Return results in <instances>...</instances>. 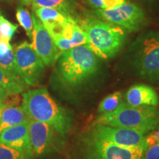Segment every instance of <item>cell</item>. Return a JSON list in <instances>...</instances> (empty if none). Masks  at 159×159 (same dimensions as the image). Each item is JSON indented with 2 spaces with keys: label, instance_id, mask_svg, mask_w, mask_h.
Masks as SVG:
<instances>
[{
  "label": "cell",
  "instance_id": "e0dca14e",
  "mask_svg": "<svg viewBox=\"0 0 159 159\" xmlns=\"http://www.w3.org/2000/svg\"><path fill=\"white\" fill-rule=\"evenodd\" d=\"M33 7H52L61 11L68 16L79 21L75 0H31Z\"/></svg>",
  "mask_w": 159,
  "mask_h": 159
},
{
  "label": "cell",
  "instance_id": "5b68a950",
  "mask_svg": "<svg viewBox=\"0 0 159 159\" xmlns=\"http://www.w3.org/2000/svg\"><path fill=\"white\" fill-rule=\"evenodd\" d=\"M131 65L141 77L159 82V34L148 31L140 34L128 49Z\"/></svg>",
  "mask_w": 159,
  "mask_h": 159
},
{
  "label": "cell",
  "instance_id": "d6986e66",
  "mask_svg": "<svg viewBox=\"0 0 159 159\" xmlns=\"http://www.w3.org/2000/svg\"><path fill=\"white\" fill-rule=\"evenodd\" d=\"M25 83L0 67V87L11 95L19 94L25 89Z\"/></svg>",
  "mask_w": 159,
  "mask_h": 159
},
{
  "label": "cell",
  "instance_id": "ba28073f",
  "mask_svg": "<svg viewBox=\"0 0 159 159\" xmlns=\"http://www.w3.org/2000/svg\"><path fill=\"white\" fill-rule=\"evenodd\" d=\"M86 159H143L147 148H125L91 134L85 141Z\"/></svg>",
  "mask_w": 159,
  "mask_h": 159
},
{
  "label": "cell",
  "instance_id": "8992f818",
  "mask_svg": "<svg viewBox=\"0 0 159 159\" xmlns=\"http://www.w3.org/2000/svg\"><path fill=\"white\" fill-rule=\"evenodd\" d=\"M93 13L98 19L119 26L125 31L136 32L147 23L146 14L142 7L128 2L113 9L95 10Z\"/></svg>",
  "mask_w": 159,
  "mask_h": 159
},
{
  "label": "cell",
  "instance_id": "3957f363",
  "mask_svg": "<svg viewBox=\"0 0 159 159\" xmlns=\"http://www.w3.org/2000/svg\"><path fill=\"white\" fill-rule=\"evenodd\" d=\"M159 114L152 106H133L122 102L110 113L100 114L95 124L137 130L148 134L157 128Z\"/></svg>",
  "mask_w": 159,
  "mask_h": 159
},
{
  "label": "cell",
  "instance_id": "4316f807",
  "mask_svg": "<svg viewBox=\"0 0 159 159\" xmlns=\"http://www.w3.org/2000/svg\"><path fill=\"white\" fill-rule=\"evenodd\" d=\"M15 95H11L7 100H0V108L7 105H16L17 99H14Z\"/></svg>",
  "mask_w": 159,
  "mask_h": 159
},
{
  "label": "cell",
  "instance_id": "9a60e30c",
  "mask_svg": "<svg viewBox=\"0 0 159 159\" xmlns=\"http://www.w3.org/2000/svg\"><path fill=\"white\" fill-rule=\"evenodd\" d=\"M127 103L133 106H152L158 104V96L152 87L137 84L130 87L126 93Z\"/></svg>",
  "mask_w": 159,
  "mask_h": 159
},
{
  "label": "cell",
  "instance_id": "8fae6325",
  "mask_svg": "<svg viewBox=\"0 0 159 159\" xmlns=\"http://www.w3.org/2000/svg\"><path fill=\"white\" fill-rule=\"evenodd\" d=\"M30 144L33 156H41L55 149L57 137L61 136L52 127L44 122L30 119L28 125Z\"/></svg>",
  "mask_w": 159,
  "mask_h": 159
},
{
  "label": "cell",
  "instance_id": "d4e9b609",
  "mask_svg": "<svg viewBox=\"0 0 159 159\" xmlns=\"http://www.w3.org/2000/svg\"><path fill=\"white\" fill-rule=\"evenodd\" d=\"M143 159H159V143L147 148Z\"/></svg>",
  "mask_w": 159,
  "mask_h": 159
},
{
  "label": "cell",
  "instance_id": "277c9868",
  "mask_svg": "<svg viewBox=\"0 0 159 159\" xmlns=\"http://www.w3.org/2000/svg\"><path fill=\"white\" fill-rule=\"evenodd\" d=\"M98 57L85 44L63 51L57 59V69L63 81L70 86L82 84L96 73Z\"/></svg>",
  "mask_w": 159,
  "mask_h": 159
},
{
  "label": "cell",
  "instance_id": "ac0fdd59",
  "mask_svg": "<svg viewBox=\"0 0 159 159\" xmlns=\"http://www.w3.org/2000/svg\"><path fill=\"white\" fill-rule=\"evenodd\" d=\"M0 67L16 78L23 81L17 68L14 49L7 41H0Z\"/></svg>",
  "mask_w": 159,
  "mask_h": 159
},
{
  "label": "cell",
  "instance_id": "603a6c76",
  "mask_svg": "<svg viewBox=\"0 0 159 159\" xmlns=\"http://www.w3.org/2000/svg\"><path fill=\"white\" fill-rule=\"evenodd\" d=\"M17 28L18 25L11 23L2 16L0 18V41L10 42Z\"/></svg>",
  "mask_w": 159,
  "mask_h": 159
},
{
  "label": "cell",
  "instance_id": "7402d4cb",
  "mask_svg": "<svg viewBox=\"0 0 159 159\" xmlns=\"http://www.w3.org/2000/svg\"><path fill=\"white\" fill-rule=\"evenodd\" d=\"M32 154L0 143V159H33Z\"/></svg>",
  "mask_w": 159,
  "mask_h": 159
},
{
  "label": "cell",
  "instance_id": "7c38bea8",
  "mask_svg": "<svg viewBox=\"0 0 159 159\" xmlns=\"http://www.w3.org/2000/svg\"><path fill=\"white\" fill-rule=\"evenodd\" d=\"M28 125L27 122L1 131L0 143L33 155L30 144Z\"/></svg>",
  "mask_w": 159,
  "mask_h": 159
},
{
  "label": "cell",
  "instance_id": "5bb4252c",
  "mask_svg": "<svg viewBox=\"0 0 159 159\" xmlns=\"http://www.w3.org/2000/svg\"><path fill=\"white\" fill-rule=\"evenodd\" d=\"M33 12L43 24L51 36L56 35L67 22L75 20L58 10L52 7H33Z\"/></svg>",
  "mask_w": 159,
  "mask_h": 159
},
{
  "label": "cell",
  "instance_id": "7a4b0ae2",
  "mask_svg": "<svg viewBox=\"0 0 159 159\" xmlns=\"http://www.w3.org/2000/svg\"><path fill=\"white\" fill-rule=\"evenodd\" d=\"M77 24L86 36L85 45L99 58L110 59L122 48L126 33L122 27L98 18L80 19Z\"/></svg>",
  "mask_w": 159,
  "mask_h": 159
},
{
  "label": "cell",
  "instance_id": "6da1fadb",
  "mask_svg": "<svg viewBox=\"0 0 159 159\" xmlns=\"http://www.w3.org/2000/svg\"><path fill=\"white\" fill-rule=\"evenodd\" d=\"M21 108L29 119L49 125L61 136L68 134L72 126L71 114L52 98L46 88L23 92Z\"/></svg>",
  "mask_w": 159,
  "mask_h": 159
},
{
  "label": "cell",
  "instance_id": "9c48e42d",
  "mask_svg": "<svg viewBox=\"0 0 159 159\" xmlns=\"http://www.w3.org/2000/svg\"><path fill=\"white\" fill-rule=\"evenodd\" d=\"M91 134L97 138L125 148H147L144 134L134 129L115 128L95 124Z\"/></svg>",
  "mask_w": 159,
  "mask_h": 159
},
{
  "label": "cell",
  "instance_id": "ffe728a7",
  "mask_svg": "<svg viewBox=\"0 0 159 159\" xmlns=\"http://www.w3.org/2000/svg\"><path fill=\"white\" fill-rule=\"evenodd\" d=\"M122 102V94L119 91L109 94L101 101L98 107L99 114L110 113L114 111Z\"/></svg>",
  "mask_w": 159,
  "mask_h": 159
},
{
  "label": "cell",
  "instance_id": "44dd1931",
  "mask_svg": "<svg viewBox=\"0 0 159 159\" xmlns=\"http://www.w3.org/2000/svg\"><path fill=\"white\" fill-rule=\"evenodd\" d=\"M16 19L19 22V25L25 30L27 36L30 39L32 40L33 35V22L32 16L28 10L22 5L19 6L16 10Z\"/></svg>",
  "mask_w": 159,
  "mask_h": 159
},
{
  "label": "cell",
  "instance_id": "f1b7e54d",
  "mask_svg": "<svg viewBox=\"0 0 159 159\" xmlns=\"http://www.w3.org/2000/svg\"><path fill=\"white\" fill-rule=\"evenodd\" d=\"M17 1L26 5H30L31 4V0H17Z\"/></svg>",
  "mask_w": 159,
  "mask_h": 159
},
{
  "label": "cell",
  "instance_id": "52a82bcc",
  "mask_svg": "<svg viewBox=\"0 0 159 159\" xmlns=\"http://www.w3.org/2000/svg\"><path fill=\"white\" fill-rule=\"evenodd\" d=\"M13 49L21 80L26 85H37L41 82L44 73V63L42 60L27 41H24Z\"/></svg>",
  "mask_w": 159,
  "mask_h": 159
},
{
  "label": "cell",
  "instance_id": "cb8c5ba5",
  "mask_svg": "<svg viewBox=\"0 0 159 159\" xmlns=\"http://www.w3.org/2000/svg\"><path fill=\"white\" fill-rule=\"evenodd\" d=\"M89 6L95 10H109L123 5L127 0H85Z\"/></svg>",
  "mask_w": 159,
  "mask_h": 159
},
{
  "label": "cell",
  "instance_id": "4fadbf2b",
  "mask_svg": "<svg viewBox=\"0 0 159 159\" xmlns=\"http://www.w3.org/2000/svg\"><path fill=\"white\" fill-rule=\"evenodd\" d=\"M53 40L57 48L62 52L87 42L84 32L75 20L69 21Z\"/></svg>",
  "mask_w": 159,
  "mask_h": 159
},
{
  "label": "cell",
  "instance_id": "30bf717a",
  "mask_svg": "<svg viewBox=\"0 0 159 159\" xmlns=\"http://www.w3.org/2000/svg\"><path fill=\"white\" fill-rule=\"evenodd\" d=\"M31 16L33 22L31 45L44 65L51 66L57 61L62 51L57 48L52 37L33 12Z\"/></svg>",
  "mask_w": 159,
  "mask_h": 159
},
{
  "label": "cell",
  "instance_id": "2e32d148",
  "mask_svg": "<svg viewBox=\"0 0 159 159\" xmlns=\"http://www.w3.org/2000/svg\"><path fill=\"white\" fill-rule=\"evenodd\" d=\"M30 119L21 106L7 105L0 108V132L6 128L29 122Z\"/></svg>",
  "mask_w": 159,
  "mask_h": 159
},
{
  "label": "cell",
  "instance_id": "f546056e",
  "mask_svg": "<svg viewBox=\"0 0 159 159\" xmlns=\"http://www.w3.org/2000/svg\"><path fill=\"white\" fill-rule=\"evenodd\" d=\"M2 17V14H1V12H0V18Z\"/></svg>",
  "mask_w": 159,
  "mask_h": 159
},
{
  "label": "cell",
  "instance_id": "83f0119b",
  "mask_svg": "<svg viewBox=\"0 0 159 159\" xmlns=\"http://www.w3.org/2000/svg\"><path fill=\"white\" fill-rule=\"evenodd\" d=\"M11 96V95L7 93L5 89L0 87V100H7Z\"/></svg>",
  "mask_w": 159,
  "mask_h": 159
},
{
  "label": "cell",
  "instance_id": "484cf974",
  "mask_svg": "<svg viewBox=\"0 0 159 159\" xmlns=\"http://www.w3.org/2000/svg\"><path fill=\"white\" fill-rule=\"evenodd\" d=\"M145 143H146L147 148L159 143V130H153L152 132L149 134V136L145 137Z\"/></svg>",
  "mask_w": 159,
  "mask_h": 159
}]
</instances>
